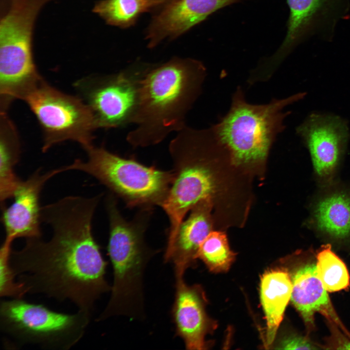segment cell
<instances>
[{"mask_svg":"<svg viewBox=\"0 0 350 350\" xmlns=\"http://www.w3.org/2000/svg\"><path fill=\"white\" fill-rule=\"evenodd\" d=\"M101 195L68 196L41 207V220L50 226V240L26 239L11 249L9 263L26 294L69 300L92 314L95 301L111 287L105 279L107 262L92 231Z\"/></svg>","mask_w":350,"mask_h":350,"instance_id":"obj_1","label":"cell"},{"mask_svg":"<svg viewBox=\"0 0 350 350\" xmlns=\"http://www.w3.org/2000/svg\"><path fill=\"white\" fill-rule=\"evenodd\" d=\"M205 76L203 65L191 59L174 58L146 69L133 122L137 126L128 134L127 141L134 147L149 146L181 130Z\"/></svg>","mask_w":350,"mask_h":350,"instance_id":"obj_2","label":"cell"},{"mask_svg":"<svg viewBox=\"0 0 350 350\" xmlns=\"http://www.w3.org/2000/svg\"><path fill=\"white\" fill-rule=\"evenodd\" d=\"M173 179L161 207L170 227L167 246L173 243L186 214L205 200H214L223 193L226 182L219 167L226 151L211 128L195 129L184 126L170 143Z\"/></svg>","mask_w":350,"mask_h":350,"instance_id":"obj_3","label":"cell"},{"mask_svg":"<svg viewBox=\"0 0 350 350\" xmlns=\"http://www.w3.org/2000/svg\"><path fill=\"white\" fill-rule=\"evenodd\" d=\"M106 208L109 224L107 249L113 268V282L110 299L96 320L118 315L143 319V273L155 253L144 241L150 209H143L136 218L128 221L121 214L113 196L106 198Z\"/></svg>","mask_w":350,"mask_h":350,"instance_id":"obj_4","label":"cell"},{"mask_svg":"<svg viewBox=\"0 0 350 350\" xmlns=\"http://www.w3.org/2000/svg\"><path fill=\"white\" fill-rule=\"evenodd\" d=\"M305 95L298 93L284 99H273L266 104L253 105L246 102L238 87L228 112L211 127L232 163L239 167L263 163L276 137L285 128L283 121L289 113L284 112L283 108Z\"/></svg>","mask_w":350,"mask_h":350,"instance_id":"obj_5","label":"cell"},{"mask_svg":"<svg viewBox=\"0 0 350 350\" xmlns=\"http://www.w3.org/2000/svg\"><path fill=\"white\" fill-rule=\"evenodd\" d=\"M88 159H75L62 167L63 172L78 170L97 179L122 198L129 207L142 209L161 206L173 179L172 171L145 166L125 158L103 147L92 145L85 150Z\"/></svg>","mask_w":350,"mask_h":350,"instance_id":"obj_6","label":"cell"},{"mask_svg":"<svg viewBox=\"0 0 350 350\" xmlns=\"http://www.w3.org/2000/svg\"><path fill=\"white\" fill-rule=\"evenodd\" d=\"M51 0H9L0 22V101L10 104L40 80L33 56L36 18Z\"/></svg>","mask_w":350,"mask_h":350,"instance_id":"obj_7","label":"cell"},{"mask_svg":"<svg viewBox=\"0 0 350 350\" xmlns=\"http://www.w3.org/2000/svg\"><path fill=\"white\" fill-rule=\"evenodd\" d=\"M91 316L81 310L73 314L59 313L23 298H12L0 302V329L15 345L68 350L82 338Z\"/></svg>","mask_w":350,"mask_h":350,"instance_id":"obj_8","label":"cell"},{"mask_svg":"<svg viewBox=\"0 0 350 350\" xmlns=\"http://www.w3.org/2000/svg\"><path fill=\"white\" fill-rule=\"evenodd\" d=\"M22 100L41 128L43 152L68 140L79 143L85 150L93 145L97 127L91 111L80 97L63 93L42 78Z\"/></svg>","mask_w":350,"mask_h":350,"instance_id":"obj_9","label":"cell"},{"mask_svg":"<svg viewBox=\"0 0 350 350\" xmlns=\"http://www.w3.org/2000/svg\"><path fill=\"white\" fill-rule=\"evenodd\" d=\"M145 70H127L77 83L80 98L91 111L97 129L133 123Z\"/></svg>","mask_w":350,"mask_h":350,"instance_id":"obj_10","label":"cell"},{"mask_svg":"<svg viewBox=\"0 0 350 350\" xmlns=\"http://www.w3.org/2000/svg\"><path fill=\"white\" fill-rule=\"evenodd\" d=\"M287 1L290 15L285 37L276 52L263 63L266 70L271 73L296 47L311 37L332 41L337 24L347 18L350 10V0Z\"/></svg>","mask_w":350,"mask_h":350,"instance_id":"obj_11","label":"cell"},{"mask_svg":"<svg viewBox=\"0 0 350 350\" xmlns=\"http://www.w3.org/2000/svg\"><path fill=\"white\" fill-rule=\"evenodd\" d=\"M297 132L310 153L319 187L337 181L350 135L346 121L337 116L312 113Z\"/></svg>","mask_w":350,"mask_h":350,"instance_id":"obj_12","label":"cell"},{"mask_svg":"<svg viewBox=\"0 0 350 350\" xmlns=\"http://www.w3.org/2000/svg\"><path fill=\"white\" fill-rule=\"evenodd\" d=\"M60 173V168L44 174L38 169L21 181L14 192L13 202L1 208L5 239L13 242L18 238L41 237L40 192L46 182Z\"/></svg>","mask_w":350,"mask_h":350,"instance_id":"obj_13","label":"cell"},{"mask_svg":"<svg viewBox=\"0 0 350 350\" xmlns=\"http://www.w3.org/2000/svg\"><path fill=\"white\" fill-rule=\"evenodd\" d=\"M319 189L310 204L307 226L329 239L350 240V188L336 181Z\"/></svg>","mask_w":350,"mask_h":350,"instance_id":"obj_14","label":"cell"},{"mask_svg":"<svg viewBox=\"0 0 350 350\" xmlns=\"http://www.w3.org/2000/svg\"><path fill=\"white\" fill-rule=\"evenodd\" d=\"M175 294L172 317L175 334L181 338L188 350L206 348L205 335L209 321L204 299L198 287L188 286L183 277H175Z\"/></svg>","mask_w":350,"mask_h":350,"instance_id":"obj_15","label":"cell"},{"mask_svg":"<svg viewBox=\"0 0 350 350\" xmlns=\"http://www.w3.org/2000/svg\"><path fill=\"white\" fill-rule=\"evenodd\" d=\"M214 202L205 200L196 205L180 225L172 245L166 247L164 261L174 265L175 276L182 277L196 259L199 246L212 231L211 211Z\"/></svg>","mask_w":350,"mask_h":350,"instance_id":"obj_16","label":"cell"},{"mask_svg":"<svg viewBox=\"0 0 350 350\" xmlns=\"http://www.w3.org/2000/svg\"><path fill=\"white\" fill-rule=\"evenodd\" d=\"M236 0H174L155 17L150 27L151 45L183 34L217 10Z\"/></svg>","mask_w":350,"mask_h":350,"instance_id":"obj_17","label":"cell"},{"mask_svg":"<svg viewBox=\"0 0 350 350\" xmlns=\"http://www.w3.org/2000/svg\"><path fill=\"white\" fill-rule=\"evenodd\" d=\"M292 282L291 299L305 323L313 324L314 314L317 312L337 321L316 265L307 264L300 268L293 276Z\"/></svg>","mask_w":350,"mask_h":350,"instance_id":"obj_18","label":"cell"},{"mask_svg":"<svg viewBox=\"0 0 350 350\" xmlns=\"http://www.w3.org/2000/svg\"><path fill=\"white\" fill-rule=\"evenodd\" d=\"M292 290V280L284 270L271 269L261 277L260 297L266 321V346L271 345L275 339L291 299Z\"/></svg>","mask_w":350,"mask_h":350,"instance_id":"obj_19","label":"cell"},{"mask_svg":"<svg viewBox=\"0 0 350 350\" xmlns=\"http://www.w3.org/2000/svg\"><path fill=\"white\" fill-rule=\"evenodd\" d=\"M20 144L17 129L6 112L0 117V198L1 206L13 197L22 181L14 167L19 159Z\"/></svg>","mask_w":350,"mask_h":350,"instance_id":"obj_20","label":"cell"},{"mask_svg":"<svg viewBox=\"0 0 350 350\" xmlns=\"http://www.w3.org/2000/svg\"><path fill=\"white\" fill-rule=\"evenodd\" d=\"M159 0H102L93 8L94 13L109 24L125 27L142 13L159 4Z\"/></svg>","mask_w":350,"mask_h":350,"instance_id":"obj_21","label":"cell"},{"mask_svg":"<svg viewBox=\"0 0 350 350\" xmlns=\"http://www.w3.org/2000/svg\"><path fill=\"white\" fill-rule=\"evenodd\" d=\"M235 257L226 234L220 231H211L200 244L196 255V259L202 260L214 272L227 271Z\"/></svg>","mask_w":350,"mask_h":350,"instance_id":"obj_22","label":"cell"},{"mask_svg":"<svg viewBox=\"0 0 350 350\" xmlns=\"http://www.w3.org/2000/svg\"><path fill=\"white\" fill-rule=\"evenodd\" d=\"M319 276L328 292H337L350 286V275L344 262L327 244L322 246L317 256Z\"/></svg>","mask_w":350,"mask_h":350,"instance_id":"obj_23","label":"cell"},{"mask_svg":"<svg viewBox=\"0 0 350 350\" xmlns=\"http://www.w3.org/2000/svg\"><path fill=\"white\" fill-rule=\"evenodd\" d=\"M12 242L4 240L0 250V296L12 298H23L26 294L15 277L9 263V255Z\"/></svg>","mask_w":350,"mask_h":350,"instance_id":"obj_24","label":"cell"},{"mask_svg":"<svg viewBox=\"0 0 350 350\" xmlns=\"http://www.w3.org/2000/svg\"><path fill=\"white\" fill-rule=\"evenodd\" d=\"M277 349L281 350H311L315 348L307 339L303 337L291 336L284 339Z\"/></svg>","mask_w":350,"mask_h":350,"instance_id":"obj_25","label":"cell"}]
</instances>
